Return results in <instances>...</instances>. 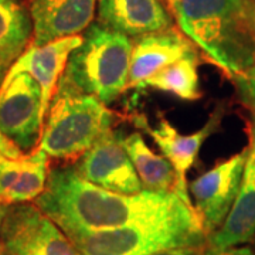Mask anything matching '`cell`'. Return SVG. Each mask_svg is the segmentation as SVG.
<instances>
[{"label": "cell", "instance_id": "cb8c5ba5", "mask_svg": "<svg viewBox=\"0 0 255 255\" xmlns=\"http://www.w3.org/2000/svg\"><path fill=\"white\" fill-rule=\"evenodd\" d=\"M176 1H177V0H166V4H167V7H169V10H170V11H172V9L174 7Z\"/></svg>", "mask_w": 255, "mask_h": 255}, {"label": "cell", "instance_id": "2e32d148", "mask_svg": "<svg viewBox=\"0 0 255 255\" xmlns=\"http://www.w3.org/2000/svg\"><path fill=\"white\" fill-rule=\"evenodd\" d=\"M50 156L40 147L31 155L11 159L0 155V206L36 201L46 190Z\"/></svg>", "mask_w": 255, "mask_h": 255}, {"label": "cell", "instance_id": "9c48e42d", "mask_svg": "<svg viewBox=\"0 0 255 255\" xmlns=\"http://www.w3.org/2000/svg\"><path fill=\"white\" fill-rule=\"evenodd\" d=\"M221 118H223V112L216 110V112L209 118L207 124L200 128L197 132L191 135H182L164 117H160L156 127H152L143 114L130 115V119L135 124V127L145 130L146 133L153 139V142L162 150L164 157L173 166L176 176H177L176 194L191 207H193V203H191L190 193H189L187 173L196 162L201 146L219 129Z\"/></svg>", "mask_w": 255, "mask_h": 255}, {"label": "cell", "instance_id": "52a82bcc", "mask_svg": "<svg viewBox=\"0 0 255 255\" xmlns=\"http://www.w3.org/2000/svg\"><path fill=\"white\" fill-rule=\"evenodd\" d=\"M0 243L11 255H82L63 230L31 203L3 206Z\"/></svg>", "mask_w": 255, "mask_h": 255}, {"label": "cell", "instance_id": "5b68a950", "mask_svg": "<svg viewBox=\"0 0 255 255\" xmlns=\"http://www.w3.org/2000/svg\"><path fill=\"white\" fill-rule=\"evenodd\" d=\"M244 0H177L172 14L179 28L233 78L243 71L238 51V17Z\"/></svg>", "mask_w": 255, "mask_h": 255}, {"label": "cell", "instance_id": "f1b7e54d", "mask_svg": "<svg viewBox=\"0 0 255 255\" xmlns=\"http://www.w3.org/2000/svg\"><path fill=\"white\" fill-rule=\"evenodd\" d=\"M254 243H255V241H254Z\"/></svg>", "mask_w": 255, "mask_h": 255}, {"label": "cell", "instance_id": "8992f818", "mask_svg": "<svg viewBox=\"0 0 255 255\" xmlns=\"http://www.w3.org/2000/svg\"><path fill=\"white\" fill-rule=\"evenodd\" d=\"M44 122L38 82L26 73L4 77L0 87V155L20 159L34 153Z\"/></svg>", "mask_w": 255, "mask_h": 255}, {"label": "cell", "instance_id": "83f0119b", "mask_svg": "<svg viewBox=\"0 0 255 255\" xmlns=\"http://www.w3.org/2000/svg\"><path fill=\"white\" fill-rule=\"evenodd\" d=\"M4 255H11V254H10V253H7V251H6V254H4Z\"/></svg>", "mask_w": 255, "mask_h": 255}, {"label": "cell", "instance_id": "ba28073f", "mask_svg": "<svg viewBox=\"0 0 255 255\" xmlns=\"http://www.w3.org/2000/svg\"><path fill=\"white\" fill-rule=\"evenodd\" d=\"M248 149L216 163L189 184L191 203L204 234L213 236L230 214L240 191Z\"/></svg>", "mask_w": 255, "mask_h": 255}, {"label": "cell", "instance_id": "7402d4cb", "mask_svg": "<svg viewBox=\"0 0 255 255\" xmlns=\"http://www.w3.org/2000/svg\"><path fill=\"white\" fill-rule=\"evenodd\" d=\"M150 255H206V246H184L166 248Z\"/></svg>", "mask_w": 255, "mask_h": 255}, {"label": "cell", "instance_id": "30bf717a", "mask_svg": "<svg viewBox=\"0 0 255 255\" xmlns=\"http://www.w3.org/2000/svg\"><path fill=\"white\" fill-rule=\"evenodd\" d=\"M84 180L122 194H137L143 184L122 145V136L112 129L73 164Z\"/></svg>", "mask_w": 255, "mask_h": 255}, {"label": "cell", "instance_id": "277c9868", "mask_svg": "<svg viewBox=\"0 0 255 255\" xmlns=\"http://www.w3.org/2000/svg\"><path fill=\"white\" fill-rule=\"evenodd\" d=\"M115 115L98 98L57 87L47 112L40 149L53 159L77 162L111 130Z\"/></svg>", "mask_w": 255, "mask_h": 255}, {"label": "cell", "instance_id": "6da1fadb", "mask_svg": "<svg viewBox=\"0 0 255 255\" xmlns=\"http://www.w3.org/2000/svg\"><path fill=\"white\" fill-rule=\"evenodd\" d=\"M34 204L64 233L111 230L194 211L176 193L122 194L102 189L84 180L74 166L50 170L46 190Z\"/></svg>", "mask_w": 255, "mask_h": 255}, {"label": "cell", "instance_id": "d4e9b609", "mask_svg": "<svg viewBox=\"0 0 255 255\" xmlns=\"http://www.w3.org/2000/svg\"><path fill=\"white\" fill-rule=\"evenodd\" d=\"M6 254V250H4V247H3V244L0 243V255H4Z\"/></svg>", "mask_w": 255, "mask_h": 255}, {"label": "cell", "instance_id": "ffe728a7", "mask_svg": "<svg viewBox=\"0 0 255 255\" xmlns=\"http://www.w3.org/2000/svg\"><path fill=\"white\" fill-rule=\"evenodd\" d=\"M238 28L241 41L255 65V0H244Z\"/></svg>", "mask_w": 255, "mask_h": 255}, {"label": "cell", "instance_id": "8fae6325", "mask_svg": "<svg viewBox=\"0 0 255 255\" xmlns=\"http://www.w3.org/2000/svg\"><path fill=\"white\" fill-rule=\"evenodd\" d=\"M248 135L250 145L237 199L224 224L207 238L206 255L255 241V111H251Z\"/></svg>", "mask_w": 255, "mask_h": 255}, {"label": "cell", "instance_id": "5bb4252c", "mask_svg": "<svg viewBox=\"0 0 255 255\" xmlns=\"http://www.w3.org/2000/svg\"><path fill=\"white\" fill-rule=\"evenodd\" d=\"M196 50L197 47L190 38L173 26L136 37L132 48L127 90H139L146 78Z\"/></svg>", "mask_w": 255, "mask_h": 255}, {"label": "cell", "instance_id": "d6986e66", "mask_svg": "<svg viewBox=\"0 0 255 255\" xmlns=\"http://www.w3.org/2000/svg\"><path fill=\"white\" fill-rule=\"evenodd\" d=\"M140 88H153L157 91L167 92L182 101L200 100L201 90L197 50L186 54L180 60L146 78L142 82Z\"/></svg>", "mask_w": 255, "mask_h": 255}, {"label": "cell", "instance_id": "44dd1931", "mask_svg": "<svg viewBox=\"0 0 255 255\" xmlns=\"http://www.w3.org/2000/svg\"><path fill=\"white\" fill-rule=\"evenodd\" d=\"M238 92V98L251 111H255V65L247 71L233 77Z\"/></svg>", "mask_w": 255, "mask_h": 255}, {"label": "cell", "instance_id": "7c38bea8", "mask_svg": "<svg viewBox=\"0 0 255 255\" xmlns=\"http://www.w3.org/2000/svg\"><path fill=\"white\" fill-rule=\"evenodd\" d=\"M98 0H28L33 40L44 46L65 37L78 36L91 26Z\"/></svg>", "mask_w": 255, "mask_h": 255}, {"label": "cell", "instance_id": "4fadbf2b", "mask_svg": "<svg viewBox=\"0 0 255 255\" xmlns=\"http://www.w3.org/2000/svg\"><path fill=\"white\" fill-rule=\"evenodd\" d=\"M81 43L82 36L80 34L60 38L44 46L30 43L26 51L13 63L4 77H13L21 73L31 75L41 87L43 114L47 117L58 82L65 73L70 55Z\"/></svg>", "mask_w": 255, "mask_h": 255}, {"label": "cell", "instance_id": "484cf974", "mask_svg": "<svg viewBox=\"0 0 255 255\" xmlns=\"http://www.w3.org/2000/svg\"><path fill=\"white\" fill-rule=\"evenodd\" d=\"M3 74H4V68H1V67H0V87H1V82H3V80H1Z\"/></svg>", "mask_w": 255, "mask_h": 255}, {"label": "cell", "instance_id": "ac0fdd59", "mask_svg": "<svg viewBox=\"0 0 255 255\" xmlns=\"http://www.w3.org/2000/svg\"><path fill=\"white\" fill-rule=\"evenodd\" d=\"M33 40L30 10L18 0H0V67L7 70Z\"/></svg>", "mask_w": 255, "mask_h": 255}, {"label": "cell", "instance_id": "e0dca14e", "mask_svg": "<svg viewBox=\"0 0 255 255\" xmlns=\"http://www.w3.org/2000/svg\"><path fill=\"white\" fill-rule=\"evenodd\" d=\"M122 145L135 166L145 190L176 193L177 176L173 166L164 156L156 155L146 145L145 139L139 132L122 136Z\"/></svg>", "mask_w": 255, "mask_h": 255}, {"label": "cell", "instance_id": "603a6c76", "mask_svg": "<svg viewBox=\"0 0 255 255\" xmlns=\"http://www.w3.org/2000/svg\"><path fill=\"white\" fill-rule=\"evenodd\" d=\"M216 255H255V250L253 247L244 244V246H234L226 248Z\"/></svg>", "mask_w": 255, "mask_h": 255}, {"label": "cell", "instance_id": "4316f807", "mask_svg": "<svg viewBox=\"0 0 255 255\" xmlns=\"http://www.w3.org/2000/svg\"><path fill=\"white\" fill-rule=\"evenodd\" d=\"M1 210H3V206H0V216H1Z\"/></svg>", "mask_w": 255, "mask_h": 255}, {"label": "cell", "instance_id": "3957f363", "mask_svg": "<svg viewBox=\"0 0 255 255\" xmlns=\"http://www.w3.org/2000/svg\"><path fill=\"white\" fill-rule=\"evenodd\" d=\"M65 234L82 255H150L173 247L207 244L196 211L111 230Z\"/></svg>", "mask_w": 255, "mask_h": 255}, {"label": "cell", "instance_id": "7a4b0ae2", "mask_svg": "<svg viewBox=\"0 0 255 255\" xmlns=\"http://www.w3.org/2000/svg\"><path fill=\"white\" fill-rule=\"evenodd\" d=\"M132 48L130 37L94 23L70 55L58 85L112 104L127 90Z\"/></svg>", "mask_w": 255, "mask_h": 255}, {"label": "cell", "instance_id": "9a60e30c", "mask_svg": "<svg viewBox=\"0 0 255 255\" xmlns=\"http://www.w3.org/2000/svg\"><path fill=\"white\" fill-rule=\"evenodd\" d=\"M98 23L128 37H140L172 27L166 0H98Z\"/></svg>", "mask_w": 255, "mask_h": 255}]
</instances>
